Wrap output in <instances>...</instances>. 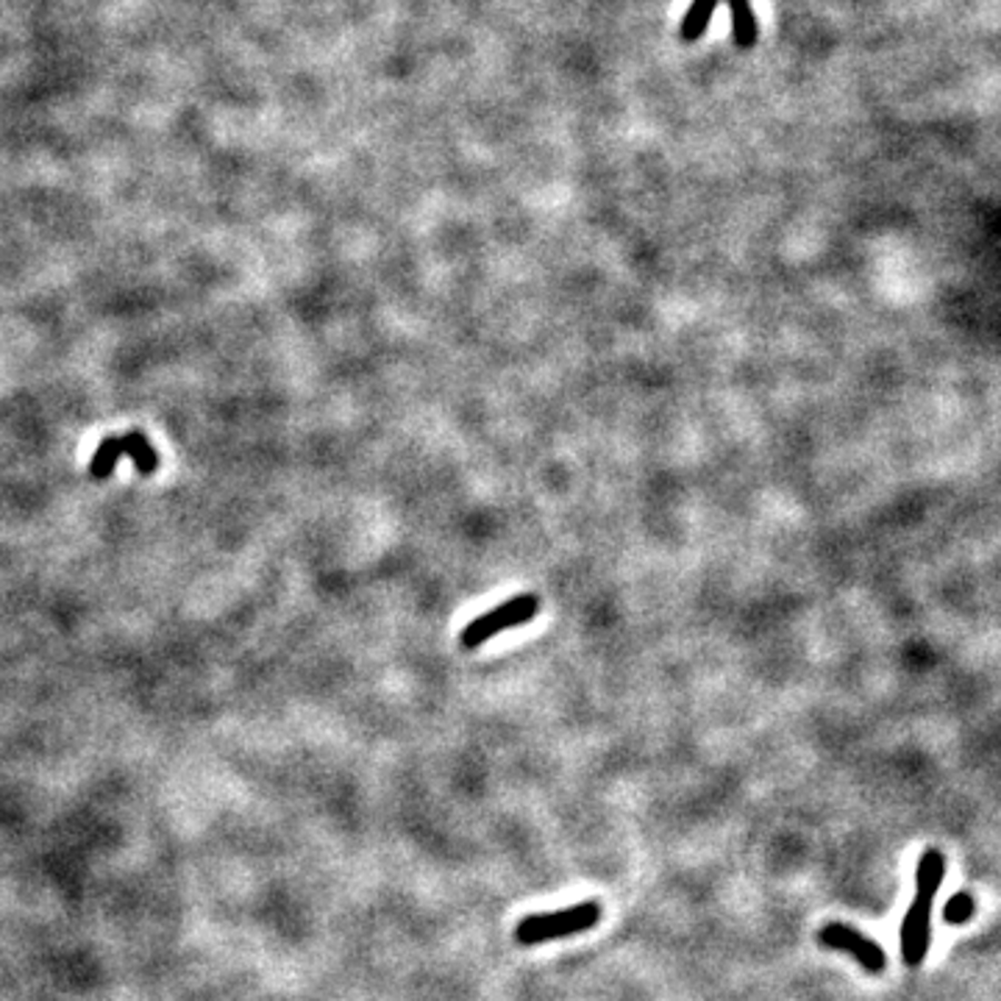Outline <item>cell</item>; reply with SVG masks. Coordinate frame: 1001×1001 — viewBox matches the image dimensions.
I'll use <instances>...</instances> for the list:
<instances>
[{"instance_id":"cell-1","label":"cell","mask_w":1001,"mask_h":1001,"mask_svg":"<svg viewBox=\"0 0 1001 1001\" xmlns=\"http://www.w3.org/2000/svg\"><path fill=\"white\" fill-rule=\"evenodd\" d=\"M945 876V856L940 851L929 849L918 860L915 871V899L906 910L904 923H901V957L906 965H921L929 951V934H932V904L938 895L940 884Z\"/></svg>"},{"instance_id":"cell-2","label":"cell","mask_w":1001,"mask_h":1001,"mask_svg":"<svg viewBox=\"0 0 1001 1001\" xmlns=\"http://www.w3.org/2000/svg\"><path fill=\"white\" fill-rule=\"evenodd\" d=\"M601 921V906L587 901V904L567 906L559 912H545V915H528L517 923L515 938L523 945H537L545 940L571 938V934L587 932Z\"/></svg>"},{"instance_id":"cell-7","label":"cell","mask_w":1001,"mask_h":1001,"mask_svg":"<svg viewBox=\"0 0 1001 1001\" xmlns=\"http://www.w3.org/2000/svg\"><path fill=\"white\" fill-rule=\"evenodd\" d=\"M120 445H122V454L131 456L133 467H137L142 476L156 473V467H159V454H156L153 445H150V439L145 437V434H139V432L122 434Z\"/></svg>"},{"instance_id":"cell-6","label":"cell","mask_w":1001,"mask_h":1001,"mask_svg":"<svg viewBox=\"0 0 1001 1001\" xmlns=\"http://www.w3.org/2000/svg\"><path fill=\"white\" fill-rule=\"evenodd\" d=\"M717 6H721V0H690V9L684 11L682 26H678L682 42H698L704 37Z\"/></svg>"},{"instance_id":"cell-4","label":"cell","mask_w":1001,"mask_h":1001,"mask_svg":"<svg viewBox=\"0 0 1001 1001\" xmlns=\"http://www.w3.org/2000/svg\"><path fill=\"white\" fill-rule=\"evenodd\" d=\"M817 943L834 951H849V954L871 973H882L884 965H888L882 945L873 943L871 938L860 934L856 929L845 926V923H826V926L817 932Z\"/></svg>"},{"instance_id":"cell-3","label":"cell","mask_w":1001,"mask_h":1001,"mask_svg":"<svg viewBox=\"0 0 1001 1001\" xmlns=\"http://www.w3.org/2000/svg\"><path fill=\"white\" fill-rule=\"evenodd\" d=\"M537 612H539V595H534V593L512 595V598H506L500 606H495V609L484 612V615H478L476 621L467 623L459 634V645L465 651L478 648V645H484L487 640L498 637L500 632H509V628L523 626V623L532 621Z\"/></svg>"},{"instance_id":"cell-8","label":"cell","mask_w":1001,"mask_h":1001,"mask_svg":"<svg viewBox=\"0 0 1001 1001\" xmlns=\"http://www.w3.org/2000/svg\"><path fill=\"white\" fill-rule=\"evenodd\" d=\"M120 456H122L120 437H106L103 443L98 445V450H95L92 462H89V476L98 478V482L109 478L111 473H115L117 459H120Z\"/></svg>"},{"instance_id":"cell-9","label":"cell","mask_w":1001,"mask_h":1001,"mask_svg":"<svg viewBox=\"0 0 1001 1001\" xmlns=\"http://www.w3.org/2000/svg\"><path fill=\"white\" fill-rule=\"evenodd\" d=\"M977 912V901L971 893H957L945 901L943 906V921L945 923H965L971 921V915Z\"/></svg>"},{"instance_id":"cell-5","label":"cell","mask_w":1001,"mask_h":1001,"mask_svg":"<svg viewBox=\"0 0 1001 1001\" xmlns=\"http://www.w3.org/2000/svg\"><path fill=\"white\" fill-rule=\"evenodd\" d=\"M729 20H732V39L740 50H751L760 37L756 14L751 9V0H726Z\"/></svg>"}]
</instances>
